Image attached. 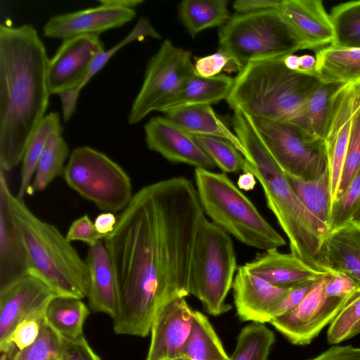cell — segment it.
Here are the masks:
<instances>
[{"instance_id":"1","label":"cell","mask_w":360,"mask_h":360,"mask_svg":"<svg viewBox=\"0 0 360 360\" xmlns=\"http://www.w3.org/2000/svg\"><path fill=\"white\" fill-rule=\"evenodd\" d=\"M205 217L196 188L185 177L161 180L134 194L104 238L118 286L116 334L148 335L164 304L190 295L193 246Z\"/></svg>"},{"instance_id":"2","label":"cell","mask_w":360,"mask_h":360,"mask_svg":"<svg viewBox=\"0 0 360 360\" xmlns=\"http://www.w3.org/2000/svg\"><path fill=\"white\" fill-rule=\"evenodd\" d=\"M45 45L31 25H0V169L22 162L51 93Z\"/></svg>"},{"instance_id":"3","label":"cell","mask_w":360,"mask_h":360,"mask_svg":"<svg viewBox=\"0 0 360 360\" xmlns=\"http://www.w3.org/2000/svg\"><path fill=\"white\" fill-rule=\"evenodd\" d=\"M282 59L246 64L234 77L226 101L233 110L286 123L313 136L306 103L320 81L315 75L290 70Z\"/></svg>"},{"instance_id":"4","label":"cell","mask_w":360,"mask_h":360,"mask_svg":"<svg viewBox=\"0 0 360 360\" xmlns=\"http://www.w3.org/2000/svg\"><path fill=\"white\" fill-rule=\"evenodd\" d=\"M11 206L27 253L29 274L57 295L86 297L89 272L85 260L60 231L41 220L23 199L12 194Z\"/></svg>"},{"instance_id":"5","label":"cell","mask_w":360,"mask_h":360,"mask_svg":"<svg viewBox=\"0 0 360 360\" xmlns=\"http://www.w3.org/2000/svg\"><path fill=\"white\" fill-rule=\"evenodd\" d=\"M194 176L204 212L229 235L264 251L285 245L282 236L225 174L195 168Z\"/></svg>"},{"instance_id":"6","label":"cell","mask_w":360,"mask_h":360,"mask_svg":"<svg viewBox=\"0 0 360 360\" xmlns=\"http://www.w3.org/2000/svg\"><path fill=\"white\" fill-rule=\"evenodd\" d=\"M219 51L229 55L239 71L248 63L283 58L302 50L278 9L236 13L218 32Z\"/></svg>"},{"instance_id":"7","label":"cell","mask_w":360,"mask_h":360,"mask_svg":"<svg viewBox=\"0 0 360 360\" xmlns=\"http://www.w3.org/2000/svg\"><path fill=\"white\" fill-rule=\"evenodd\" d=\"M237 269L230 236L205 217L198 228L193 246L189 293L196 297L206 311L219 316L229 311L225 303Z\"/></svg>"},{"instance_id":"8","label":"cell","mask_w":360,"mask_h":360,"mask_svg":"<svg viewBox=\"0 0 360 360\" xmlns=\"http://www.w3.org/2000/svg\"><path fill=\"white\" fill-rule=\"evenodd\" d=\"M63 177L70 188L105 212L123 210L134 195L130 177L124 169L88 146L72 151Z\"/></svg>"},{"instance_id":"9","label":"cell","mask_w":360,"mask_h":360,"mask_svg":"<svg viewBox=\"0 0 360 360\" xmlns=\"http://www.w3.org/2000/svg\"><path fill=\"white\" fill-rule=\"evenodd\" d=\"M244 115L284 173L311 180L328 169L323 140L286 123Z\"/></svg>"},{"instance_id":"10","label":"cell","mask_w":360,"mask_h":360,"mask_svg":"<svg viewBox=\"0 0 360 360\" xmlns=\"http://www.w3.org/2000/svg\"><path fill=\"white\" fill-rule=\"evenodd\" d=\"M189 51L165 40L148 62L143 81L127 117L136 124L177 91L195 73Z\"/></svg>"},{"instance_id":"11","label":"cell","mask_w":360,"mask_h":360,"mask_svg":"<svg viewBox=\"0 0 360 360\" xmlns=\"http://www.w3.org/2000/svg\"><path fill=\"white\" fill-rule=\"evenodd\" d=\"M359 110L360 82L341 84L331 98L323 139L332 203L337 198L354 120Z\"/></svg>"},{"instance_id":"12","label":"cell","mask_w":360,"mask_h":360,"mask_svg":"<svg viewBox=\"0 0 360 360\" xmlns=\"http://www.w3.org/2000/svg\"><path fill=\"white\" fill-rule=\"evenodd\" d=\"M331 274L316 281L296 308L271 321L270 323L292 344L311 343L323 328L331 323L344 305L347 297L332 298L325 294Z\"/></svg>"},{"instance_id":"13","label":"cell","mask_w":360,"mask_h":360,"mask_svg":"<svg viewBox=\"0 0 360 360\" xmlns=\"http://www.w3.org/2000/svg\"><path fill=\"white\" fill-rule=\"evenodd\" d=\"M104 50L98 34L63 39L49 61L47 79L51 94L58 95L71 89L77 91L96 56Z\"/></svg>"},{"instance_id":"14","label":"cell","mask_w":360,"mask_h":360,"mask_svg":"<svg viewBox=\"0 0 360 360\" xmlns=\"http://www.w3.org/2000/svg\"><path fill=\"white\" fill-rule=\"evenodd\" d=\"M143 129L147 147L168 161L207 170L214 168L193 135L167 117H152Z\"/></svg>"},{"instance_id":"15","label":"cell","mask_w":360,"mask_h":360,"mask_svg":"<svg viewBox=\"0 0 360 360\" xmlns=\"http://www.w3.org/2000/svg\"><path fill=\"white\" fill-rule=\"evenodd\" d=\"M98 4L97 6L51 17L43 27V36L63 40L84 34L99 35L125 25L136 15L135 9Z\"/></svg>"},{"instance_id":"16","label":"cell","mask_w":360,"mask_h":360,"mask_svg":"<svg viewBox=\"0 0 360 360\" xmlns=\"http://www.w3.org/2000/svg\"><path fill=\"white\" fill-rule=\"evenodd\" d=\"M193 311L185 297H175L158 309L152 323L146 360H173L181 355L191 332Z\"/></svg>"},{"instance_id":"17","label":"cell","mask_w":360,"mask_h":360,"mask_svg":"<svg viewBox=\"0 0 360 360\" xmlns=\"http://www.w3.org/2000/svg\"><path fill=\"white\" fill-rule=\"evenodd\" d=\"M57 295L44 283L28 274L0 288V349L16 325L47 306Z\"/></svg>"},{"instance_id":"18","label":"cell","mask_w":360,"mask_h":360,"mask_svg":"<svg viewBox=\"0 0 360 360\" xmlns=\"http://www.w3.org/2000/svg\"><path fill=\"white\" fill-rule=\"evenodd\" d=\"M232 288L238 317L262 324L271 323L276 309L291 289L274 286L243 265L237 269Z\"/></svg>"},{"instance_id":"19","label":"cell","mask_w":360,"mask_h":360,"mask_svg":"<svg viewBox=\"0 0 360 360\" xmlns=\"http://www.w3.org/2000/svg\"><path fill=\"white\" fill-rule=\"evenodd\" d=\"M6 172L0 169V288L29 274L26 250L11 206Z\"/></svg>"},{"instance_id":"20","label":"cell","mask_w":360,"mask_h":360,"mask_svg":"<svg viewBox=\"0 0 360 360\" xmlns=\"http://www.w3.org/2000/svg\"><path fill=\"white\" fill-rule=\"evenodd\" d=\"M278 11L300 40L302 50H319L332 44L333 28L321 1L281 0Z\"/></svg>"},{"instance_id":"21","label":"cell","mask_w":360,"mask_h":360,"mask_svg":"<svg viewBox=\"0 0 360 360\" xmlns=\"http://www.w3.org/2000/svg\"><path fill=\"white\" fill-rule=\"evenodd\" d=\"M243 266L254 275L282 288L312 283L333 274L314 269L291 252L282 253L278 249L257 254Z\"/></svg>"},{"instance_id":"22","label":"cell","mask_w":360,"mask_h":360,"mask_svg":"<svg viewBox=\"0 0 360 360\" xmlns=\"http://www.w3.org/2000/svg\"><path fill=\"white\" fill-rule=\"evenodd\" d=\"M321 262L325 271L344 274L360 288V221L352 219L328 231Z\"/></svg>"},{"instance_id":"23","label":"cell","mask_w":360,"mask_h":360,"mask_svg":"<svg viewBox=\"0 0 360 360\" xmlns=\"http://www.w3.org/2000/svg\"><path fill=\"white\" fill-rule=\"evenodd\" d=\"M85 262L89 272L86 295L89 307L92 311L105 314L113 319L119 309L118 286L105 244L100 241L89 247Z\"/></svg>"},{"instance_id":"24","label":"cell","mask_w":360,"mask_h":360,"mask_svg":"<svg viewBox=\"0 0 360 360\" xmlns=\"http://www.w3.org/2000/svg\"><path fill=\"white\" fill-rule=\"evenodd\" d=\"M233 81L234 78L225 74L212 77H202L195 73L177 91L160 105L158 111L165 113L181 107L215 104L226 99Z\"/></svg>"},{"instance_id":"25","label":"cell","mask_w":360,"mask_h":360,"mask_svg":"<svg viewBox=\"0 0 360 360\" xmlns=\"http://www.w3.org/2000/svg\"><path fill=\"white\" fill-rule=\"evenodd\" d=\"M164 114L193 135L219 137L229 141L251 163L238 137L219 118L210 105L181 107Z\"/></svg>"},{"instance_id":"26","label":"cell","mask_w":360,"mask_h":360,"mask_svg":"<svg viewBox=\"0 0 360 360\" xmlns=\"http://www.w3.org/2000/svg\"><path fill=\"white\" fill-rule=\"evenodd\" d=\"M314 73L321 83L360 82V49L328 46L316 52Z\"/></svg>"},{"instance_id":"27","label":"cell","mask_w":360,"mask_h":360,"mask_svg":"<svg viewBox=\"0 0 360 360\" xmlns=\"http://www.w3.org/2000/svg\"><path fill=\"white\" fill-rule=\"evenodd\" d=\"M89 314L87 306L80 298L54 296L45 311V323L65 340H75L83 335V326Z\"/></svg>"},{"instance_id":"28","label":"cell","mask_w":360,"mask_h":360,"mask_svg":"<svg viewBox=\"0 0 360 360\" xmlns=\"http://www.w3.org/2000/svg\"><path fill=\"white\" fill-rule=\"evenodd\" d=\"M227 0H184L179 6V16L192 37L202 31L221 27L231 18Z\"/></svg>"},{"instance_id":"29","label":"cell","mask_w":360,"mask_h":360,"mask_svg":"<svg viewBox=\"0 0 360 360\" xmlns=\"http://www.w3.org/2000/svg\"><path fill=\"white\" fill-rule=\"evenodd\" d=\"M181 355L193 360H231L207 317L196 310Z\"/></svg>"},{"instance_id":"30","label":"cell","mask_w":360,"mask_h":360,"mask_svg":"<svg viewBox=\"0 0 360 360\" xmlns=\"http://www.w3.org/2000/svg\"><path fill=\"white\" fill-rule=\"evenodd\" d=\"M60 115L51 112L46 115L32 136L22 160L20 182L17 197L23 199L25 193H30L31 182L41 155L51 136L62 133Z\"/></svg>"},{"instance_id":"31","label":"cell","mask_w":360,"mask_h":360,"mask_svg":"<svg viewBox=\"0 0 360 360\" xmlns=\"http://www.w3.org/2000/svg\"><path fill=\"white\" fill-rule=\"evenodd\" d=\"M284 174L301 202L321 223L330 230V211L332 201L328 169L319 177L311 180H304L287 173Z\"/></svg>"},{"instance_id":"32","label":"cell","mask_w":360,"mask_h":360,"mask_svg":"<svg viewBox=\"0 0 360 360\" xmlns=\"http://www.w3.org/2000/svg\"><path fill=\"white\" fill-rule=\"evenodd\" d=\"M68 155L69 148L62 133L52 135L37 165L31 193L45 190L55 178L63 176Z\"/></svg>"},{"instance_id":"33","label":"cell","mask_w":360,"mask_h":360,"mask_svg":"<svg viewBox=\"0 0 360 360\" xmlns=\"http://www.w3.org/2000/svg\"><path fill=\"white\" fill-rule=\"evenodd\" d=\"M329 15L334 33L330 46L360 49V0L339 4Z\"/></svg>"},{"instance_id":"34","label":"cell","mask_w":360,"mask_h":360,"mask_svg":"<svg viewBox=\"0 0 360 360\" xmlns=\"http://www.w3.org/2000/svg\"><path fill=\"white\" fill-rule=\"evenodd\" d=\"M274 333L262 323H251L240 332L231 360H268Z\"/></svg>"},{"instance_id":"35","label":"cell","mask_w":360,"mask_h":360,"mask_svg":"<svg viewBox=\"0 0 360 360\" xmlns=\"http://www.w3.org/2000/svg\"><path fill=\"white\" fill-rule=\"evenodd\" d=\"M360 333V288L348 295L342 309L329 325L327 340L338 345Z\"/></svg>"},{"instance_id":"36","label":"cell","mask_w":360,"mask_h":360,"mask_svg":"<svg viewBox=\"0 0 360 360\" xmlns=\"http://www.w3.org/2000/svg\"><path fill=\"white\" fill-rule=\"evenodd\" d=\"M341 84L320 83L306 103V113L311 134L323 140L328 121L331 98Z\"/></svg>"},{"instance_id":"37","label":"cell","mask_w":360,"mask_h":360,"mask_svg":"<svg viewBox=\"0 0 360 360\" xmlns=\"http://www.w3.org/2000/svg\"><path fill=\"white\" fill-rule=\"evenodd\" d=\"M193 136L215 166L221 171L234 173L244 170L246 159L231 143L219 137Z\"/></svg>"},{"instance_id":"38","label":"cell","mask_w":360,"mask_h":360,"mask_svg":"<svg viewBox=\"0 0 360 360\" xmlns=\"http://www.w3.org/2000/svg\"><path fill=\"white\" fill-rule=\"evenodd\" d=\"M46 307L30 314L13 328L6 345L0 349L1 352L6 354L9 360L17 352L32 346L37 340L44 323Z\"/></svg>"},{"instance_id":"39","label":"cell","mask_w":360,"mask_h":360,"mask_svg":"<svg viewBox=\"0 0 360 360\" xmlns=\"http://www.w3.org/2000/svg\"><path fill=\"white\" fill-rule=\"evenodd\" d=\"M146 37L159 39L161 36L146 18L141 17L134 28L124 39L110 49L101 51L96 56L87 75L77 89V91L80 93L92 77L106 65L120 49L132 41L142 40Z\"/></svg>"},{"instance_id":"40","label":"cell","mask_w":360,"mask_h":360,"mask_svg":"<svg viewBox=\"0 0 360 360\" xmlns=\"http://www.w3.org/2000/svg\"><path fill=\"white\" fill-rule=\"evenodd\" d=\"M359 204L360 168L343 193L338 196L331 205L330 211V229L352 220Z\"/></svg>"},{"instance_id":"41","label":"cell","mask_w":360,"mask_h":360,"mask_svg":"<svg viewBox=\"0 0 360 360\" xmlns=\"http://www.w3.org/2000/svg\"><path fill=\"white\" fill-rule=\"evenodd\" d=\"M62 339L44 321L40 335L30 347L17 352L11 360L60 359Z\"/></svg>"},{"instance_id":"42","label":"cell","mask_w":360,"mask_h":360,"mask_svg":"<svg viewBox=\"0 0 360 360\" xmlns=\"http://www.w3.org/2000/svg\"><path fill=\"white\" fill-rule=\"evenodd\" d=\"M360 168V110L356 115L347 147L337 198L347 188Z\"/></svg>"},{"instance_id":"43","label":"cell","mask_w":360,"mask_h":360,"mask_svg":"<svg viewBox=\"0 0 360 360\" xmlns=\"http://www.w3.org/2000/svg\"><path fill=\"white\" fill-rule=\"evenodd\" d=\"M195 73L202 77H212L221 75V72H239L232 58L223 51L202 57L195 58Z\"/></svg>"},{"instance_id":"44","label":"cell","mask_w":360,"mask_h":360,"mask_svg":"<svg viewBox=\"0 0 360 360\" xmlns=\"http://www.w3.org/2000/svg\"><path fill=\"white\" fill-rule=\"evenodd\" d=\"M65 237L70 243L82 241L91 247L101 241L106 236L99 233L94 223L87 214H84L72 222Z\"/></svg>"},{"instance_id":"45","label":"cell","mask_w":360,"mask_h":360,"mask_svg":"<svg viewBox=\"0 0 360 360\" xmlns=\"http://www.w3.org/2000/svg\"><path fill=\"white\" fill-rule=\"evenodd\" d=\"M60 360L101 359L82 336L75 340L62 339Z\"/></svg>"},{"instance_id":"46","label":"cell","mask_w":360,"mask_h":360,"mask_svg":"<svg viewBox=\"0 0 360 360\" xmlns=\"http://www.w3.org/2000/svg\"><path fill=\"white\" fill-rule=\"evenodd\" d=\"M359 287L348 276L342 273H333L326 285L325 294L328 297L343 299Z\"/></svg>"},{"instance_id":"47","label":"cell","mask_w":360,"mask_h":360,"mask_svg":"<svg viewBox=\"0 0 360 360\" xmlns=\"http://www.w3.org/2000/svg\"><path fill=\"white\" fill-rule=\"evenodd\" d=\"M314 282L291 288L276 309L274 319L296 308L310 291Z\"/></svg>"},{"instance_id":"48","label":"cell","mask_w":360,"mask_h":360,"mask_svg":"<svg viewBox=\"0 0 360 360\" xmlns=\"http://www.w3.org/2000/svg\"><path fill=\"white\" fill-rule=\"evenodd\" d=\"M310 360H360V347L335 345Z\"/></svg>"},{"instance_id":"49","label":"cell","mask_w":360,"mask_h":360,"mask_svg":"<svg viewBox=\"0 0 360 360\" xmlns=\"http://www.w3.org/2000/svg\"><path fill=\"white\" fill-rule=\"evenodd\" d=\"M281 0H236L232 4L236 13H251L263 10L278 9Z\"/></svg>"},{"instance_id":"50","label":"cell","mask_w":360,"mask_h":360,"mask_svg":"<svg viewBox=\"0 0 360 360\" xmlns=\"http://www.w3.org/2000/svg\"><path fill=\"white\" fill-rule=\"evenodd\" d=\"M79 93L76 89L63 91L58 94L63 110V118L67 122L75 111Z\"/></svg>"},{"instance_id":"51","label":"cell","mask_w":360,"mask_h":360,"mask_svg":"<svg viewBox=\"0 0 360 360\" xmlns=\"http://www.w3.org/2000/svg\"><path fill=\"white\" fill-rule=\"evenodd\" d=\"M94 223L97 231L107 236L114 230L117 218L112 212H104L96 217Z\"/></svg>"},{"instance_id":"52","label":"cell","mask_w":360,"mask_h":360,"mask_svg":"<svg viewBox=\"0 0 360 360\" xmlns=\"http://www.w3.org/2000/svg\"><path fill=\"white\" fill-rule=\"evenodd\" d=\"M316 58L309 54L299 56V70L297 72L315 75Z\"/></svg>"},{"instance_id":"53","label":"cell","mask_w":360,"mask_h":360,"mask_svg":"<svg viewBox=\"0 0 360 360\" xmlns=\"http://www.w3.org/2000/svg\"><path fill=\"white\" fill-rule=\"evenodd\" d=\"M256 179L252 173L245 172L239 176L237 181V186L239 189L246 191L252 190L256 185Z\"/></svg>"},{"instance_id":"54","label":"cell","mask_w":360,"mask_h":360,"mask_svg":"<svg viewBox=\"0 0 360 360\" xmlns=\"http://www.w3.org/2000/svg\"><path fill=\"white\" fill-rule=\"evenodd\" d=\"M98 3L109 4L121 8L135 9L143 3V0H99Z\"/></svg>"},{"instance_id":"55","label":"cell","mask_w":360,"mask_h":360,"mask_svg":"<svg viewBox=\"0 0 360 360\" xmlns=\"http://www.w3.org/2000/svg\"><path fill=\"white\" fill-rule=\"evenodd\" d=\"M283 64L290 70L297 72L299 70V56L290 54L283 59Z\"/></svg>"},{"instance_id":"56","label":"cell","mask_w":360,"mask_h":360,"mask_svg":"<svg viewBox=\"0 0 360 360\" xmlns=\"http://www.w3.org/2000/svg\"><path fill=\"white\" fill-rule=\"evenodd\" d=\"M352 219L360 221V204H359L356 212L354 213Z\"/></svg>"},{"instance_id":"57","label":"cell","mask_w":360,"mask_h":360,"mask_svg":"<svg viewBox=\"0 0 360 360\" xmlns=\"http://www.w3.org/2000/svg\"><path fill=\"white\" fill-rule=\"evenodd\" d=\"M1 356L0 360H9L8 356L6 354L1 353Z\"/></svg>"},{"instance_id":"58","label":"cell","mask_w":360,"mask_h":360,"mask_svg":"<svg viewBox=\"0 0 360 360\" xmlns=\"http://www.w3.org/2000/svg\"><path fill=\"white\" fill-rule=\"evenodd\" d=\"M51 360H60V359H52Z\"/></svg>"}]
</instances>
